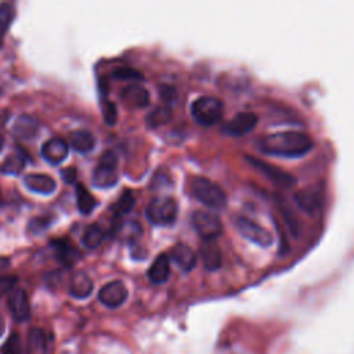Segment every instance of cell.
Returning <instances> with one entry per match:
<instances>
[{
    "instance_id": "6da1fadb",
    "label": "cell",
    "mask_w": 354,
    "mask_h": 354,
    "mask_svg": "<svg viewBox=\"0 0 354 354\" xmlns=\"http://www.w3.org/2000/svg\"><path fill=\"white\" fill-rule=\"evenodd\" d=\"M313 147V138L307 133L296 130L266 134L259 140V148L274 156L296 158L307 153Z\"/></svg>"
},
{
    "instance_id": "7a4b0ae2",
    "label": "cell",
    "mask_w": 354,
    "mask_h": 354,
    "mask_svg": "<svg viewBox=\"0 0 354 354\" xmlns=\"http://www.w3.org/2000/svg\"><path fill=\"white\" fill-rule=\"evenodd\" d=\"M191 194L212 210H221L227 206V195L224 189L206 177L198 176L191 180Z\"/></svg>"
},
{
    "instance_id": "3957f363",
    "label": "cell",
    "mask_w": 354,
    "mask_h": 354,
    "mask_svg": "<svg viewBox=\"0 0 354 354\" xmlns=\"http://www.w3.org/2000/svg\"><path fill=\"white\" fill-rule=\"evenodd\" d=\"M191 113L199 124L212 126L223 118L224 104L218 97L201 95L192 102Z\"/></svg>"
},
{
    "instance_id": "277c9868",
    "label": "cell",
    "mask_w": 354,
    "mask_h": 354,
    "mask_svg": "<svg viewBox=\"0 0 354 354\" xmlns=\"http://www.w3.org/2000/svg\"><path fill=\"white\" fill-rule=\"evenodd\" d=\"M177 202L171 196L153 198L145 210L147 218L155 225H170L177 217Z\"/></svg>"
},
{
    "instance_id": "5b68a950",
    "label": "cell",
    "mask_w": 354,
    "mask_h": 354,
    "mask_svg": "<svg viewBox=\"0 0 354 354\" xmlns=\"http://www.w3.org/2000/svg\"><path fill=\"white\" fill-rule=\"evenodd\" d=\"M118 183V156L113 151H106L98 160L93 171V184L97 188H109Z\"/></svg>"
},
{
    "instance_id": "8992f818",
    "label": "cell",
    "mask_w": 354,
    "mask_h": 354,
    "mask_svg": "<svg viewBox=\"0 0 354 354\" xmlns=\"http://www.w3.org/2000/svg\"><path fill=\"white\" fill-rule=\"evenodd\" d=\"M234 225L242 236L254 242L259 246H263V248L270 246L274 241L272 234L267 228H264L263 225L257 224L256 221H253L252 218H249L246 216H242V214L235 216Z\"/></svg>"
},
{
    "instance_id": "52a82bcc",
    "label": "cell",
    "mask_w": 354,
    "mask_h": 354,
    "mask_svg": "<svg viewBox=\"0 0 354 354\" xmlns=\"http://www.w3.org/2000/svg\"><path fill=\"white\" fill-rule=\"evenodd\" d=\"M191 223L195 231L205 239V241H214L221 230V220L216 213L207 210H196L191 216Z\"/></svg>"
},
{
    "instance_id": "ba28073f",
    "label": "cell",
    "mask_w": 354,
    "mask_h": 354,
    "mask_svg": "<svg viewBox=\"0 0 354 354\" xmlns=\"http://www.w3.org/2000/svg\"><path fill=\"white\" fill-rule=\"evenodd\" d=\"M257 115L250 111H242L235 113L224 126L223 130L230 136H245L252 131L257 124Z\"/></svg>"
},
{
    "instance_id": "9c48e42d",
    "label": "cell",
    "mask_w": 354,
    "mask_h": 354,
    "mask_svg": "<svg viewBox=\"0 0 354 354\" xmlns=\"http://www.w3.org/2000/svg\"><path fill=\"white\" fill-rule=\"evenodd\" d=\"M127 299V288L122 281H112L100 289L98 300L109 308L122 306Z\"/></svg>"
},
{
    "instance_id": "30bf717a",
    "label": "cell",
    "mask_w": 354,
    "mask_h": 354,
    "mask_svg": "<svg viewBox=\"0 0 354 354\" xmlns=\"http://www.w3.org/2000/svg\"><path fill=\"white\" fill-rule=\"evenodd\" d=\"M295 201L304 212L314 213L322 206L324 189L317 185H310L307 188L299 189L295 194Z\"/></svg>"
},
{
    "instance_id": "8fae6325",
    "label": "cell",
    "mask_w": 354,
    "mask_h": 354,
    "mask_svg": "<svg viewBox=\"0 0 354 354\" xmlns=\"http://www.w3.org/2000/svg\"><path fill=\"white\" fill-rule=\"evenodd\" d=\"M8 310L12 318L18 322L26 321L30 317V303L28 293L22 288H15L8 296Z\"/></svg>"
},
{
    "instance_id": "7c38bea8",
    "label": "cell",
    "mask_w": 354,
    "mask_h": 354,
    "mask_svg": "<svg viewBox=\"0 0 354 354\" xmlns=\"http://www.w3.org/2000/svg\"><path fill=\"white\" fill-rule=\"evenodd\" d=\"M257 170H260L263 174H266L270 180H272L274 183H278V184H282V185H293L296 183V178L289 174L288 171L274 166V165H270L261 159H257V158H252V156H248L246 158Z\"/></svg>"
},
{
    "instance_id": "4fadbf2b",
    "label": "cell",
    "mask_w": 354,
    "mask_h": 354,
    "mask_svg": "<svg viewBox=\"0 0 354 354\" xmlns=\"http://www.w3.org/2000/svg\"><path fill=\"white\" fill-rule=\"evenodd\" d=\"M53 339L41 328H32L28 333V354H51Z\"/></svg>"
},
{
    "instance_id": "5bb4252c",
    "label": "cell",
    "mask_w": 354,
    "mask_h": 354,
    "mask_svg": "<svg viewBox=\"0 0 354 354\" xmlns=\"http://www.w3.org/2000/svg\"><path fill=\"white\" fill-rule=\"evenodd\" d=\"M51 246L58 261L65 267H72L79 260V249L69 238H58L51 241Z\"/></svg>"
},
{
    "instance_id": "9a60e30c",
    "label": "cell",
    "mask_w": 354,
    "mask_h": 354,
    "mask_svg": "<svg viewBox=\"0 0 354 354\" xmlns=\"http://www.w3.org/2000/svg\"><path fill=\"white\" fill-rule=\"evenodd\" d=\"M41 156L51 165H58L68 156V144L59 137L47 140L41 147Z\"/></svg>"
},
{
    "instance_id": "2e32d148",
    "label": "cell",
    "mask_w": 354,
    "mask_h": 354,
    "mask_svg": "<svg viewBox=\"0 0 354 354\" xmlns=\"http://www.w3.org/2000/svg\"><path fill=\"white\" fill-rule=\"evenodd\" d=\"M170 257L183 271H189L196 264V254L194 249L183 242H178L171 248Z\"/></svg>"
},
{
    "instance_id": "e0dca14e",
    "label": "cell",
    "mask_w": 354,
    "mask_h": 354,
    "mask_svg": "<svg viewBox=\"0 0 354 354\" xmlns=\"http://www.w3.org/2000/svg\"><path fill=\"white\" fill-rule=\"evenodd\" d=\"M24 185L29 191H33L36 194H43V195L53 194L55 191V187H57L55 181L50 176L41 174V173L26 174L24 177Z\"/></svg>"
},
{
    "instance_id": "ac0fdd59",
    "label": "cell",
    "mask_w": 354,
    "mask_h": 354,
    "mask_svg": "<svg viewBox=\"0 0 354 354\" xmlns=\"http://www.w3.org/2000/svg\"><path fill=\"white\" fill-rule=\"evenodd\" d=\"M120 97L129 106H133V108H144L149 102L148 90L145 87H142L141 84H137V83L126 86L122 90Z\"/></svg>"
},
{
    "instance_id": "d6986e66",
    "label": "cell",
    "mask_w": 354,
    "mask_h": 354,
    "mask_svg": "<svg viewBox=\"0 0 354 354\" xmlns=\"http://www.w3.org/2000/svg\"><path fill=\"white\" fill-rule=\"evenodd\" d=\"M68 290L76 299H86L93 292V281L84 271H77L71 277Z\"/></svg>"
},
{
    "instance_id": "ffe728a7",
    "label": "cell",
    "mask_w": 354,
    "mask_h": 354,
    "mask_svg": "<svg viewBox=\"0 0 354 354\" xmlns=\"http://www.w3.org/2000/svg\"><path fill=\"white\" fill-rule=\"evenodd\" d=\"M170 277V257L166 253H160L151 264L148 270V278L153 283H163Z\"/></svg>"
},
{
    "instance_id": "44dd1931",
    "label": "cell",
    "mask_w": 354,
    "mask_h": 354,
    "mask_svg": "<svg viewBox=\"0 0 354 354\" xmlns=\"http://www.w3.org/2000/svg\"><path fill=\"white\" fill-rule=\"evenodd\" d=\"M201 254L203 264L207 270H216L221 264V252L218 246L214 243V241H205L201 243Z\"/></svg>"
},
{
    "instance_id": "7402d4cb",
    "label": "cell",
    "mask_w": 354,
    "mask_h": 354,
    "mask_svg": "<svg viewBox=\"0 0 354 354\" xmlns=\"http://www.w3.org/2000/svg\"><path fill=\"white\" fill-rule=\"evenodd\" d=\"M37 130H39V123L32 116H28V115L18 116L12 127L14 134L22 140H29L35 137Z\"/></svg>"
},
{
    "instance_id": "603a6c76",
    "label": "cell",
    "mask_w": 354,
    "mask_h": 354,
    "mask_svg": "<svg viewBox=\"0 0 354 354\" xmlns=\"http://www.w3.org/2000/svg\"><path fill=\"white\" fill-rule=\"evenodd\" d=\"M71 145L80 153H87L95 147V137L87 130H77L71 134Z\"/></svg>"
},
{
    "instance_id": "cb8c5ba5",
    "label": "cell",
    "mask_w": 354,
    "mask_h": 354,
    "mask_svg": "<svg viewBox=\"0 0 354 354\" xmlns=\"http://www.w3.org/2000/svg\"><path fill=\"white\" fill-rule=\"evenodd\" d=\"M76 205H77V209L82 214H90L94 210V207L97 206L95 198L80 183L76 184Z\"/></svg>"
},
{
    "instance_id": "d4e9b609",
    "label": "cell",
    "mask_w": 354,
    "mask_h": 354,
    "mask_svg": "<svg viewBox=\"0 0 354 354\" xmlns=\"http://www.w3.org/2000/svg\"><path fill=\"white\" fill-rule=\"evenodd\" d=\"M25 167V158L22 155L14 153L6 158L0 166V171L7 176H18Z\"/></svg>"
},
{
    "instance_id": "484cf974",
    "label": "cell",
    "mask_w": 354,
    "mask_h": 354,
    "mask_svg": "<svg viewBox=\"0 0 354 354\" xmlns=\"http://www.w3.org/2000/svg\"><path fill=\"white\" fill-rule=\"evenodd\" d=\"M104 236H105V234H104L102 228L97 224H91L86 228V231L82 236V242L88 249H94V248H98L101 245Z\"/></svg>"
},
{
    "instance_id": "4316f807",
    "label": "cell",
    "mask_w": 354,
    "mask_h": 354,
    "mask_svg": "<svg viewBox=\"0 0 354 354\" xmlns=\"http://www.w3.org/2000/svg\"><path fill=\"white\" fill-rule=\"evenodd\" d=\"M0 354H28V350H24L18 333L12 332L1 346Z\"/></svg>"
},
{
    "instance_id": "83f0119b",
    "label": "cell",
    "mask_w": 354,
    "mask_h": 354,
    "mask_svg": "<svg viewBox=\"0 0 354 354\" xmlns=\"http://www.w3.org/2000/svg\"><path fill=\"white\" fill-rule=\"evenodd\" d=\"M133 206H134V196H133V194L130 191H124L120 195V198L118 199V202L112 205V212L116 216H122V214L129 213Z\"/></svg>"
},
{
    "instance_id": "f1b7e54d",
    "label": "cell",
    "mask_w": 354,
    "mask_h": 354,
    "mask_svg": "<svg viewBox=\"0 0 354 354\" xmlns=\"http://www.w3.org/2000/svg\"><path fill=\"white\" fill-rule=\"evenodd\" d=\"M12 19H14V6L10 3L0 4V43Z\"/></svg>"
},
{
    "instance_id": "f546056e",
    "label": "cell",
    "mask_w": 354,
    "mask_h": 354,
    "mask_svg": "<svg viewBox=\"0 0 354 354\" xmlns=\"http://www.w3.org/2000/svg\"><path fill=\"white\" fill-rule=\"evenodd\" d=\"M170 115V111L167 108H155L149 115H148V123L151 126H158L160 123H163Z\"/></svg>"
},
{
    "instance_id": "4dcf8cb0",
    "label": "cell",
    "mask_w": 354,
    "mask_h": 354,
    "mask_svg": "<svg viewBox=\"0 0 354 354\" xmlns=\"http://www.w3.org/2000/svg\"><path fill=\"white\" fill-rule=\"evenodd\" d=\"M102 115L104 119L106 122V124H115L116 119H118V112H116V106L113 102L104 100L102 101Z\"/></svg>"
},
{
    "instance_id": "1f68e13d",
    "label": "cell",
    "mask_w": 354,
    "mask_h": 354,
    "mask_svg": "<svg viewBox=\"0 0 354 354\" xmlns=\"http://www.w3.org/2000/svg\"><path fill=\"white\" fill-rule=\"evenodd\" d=\"M51 221H53V218H51V217H47V216L36 217V218H32V220L29 221L28 228H29V231H30V232H33V234H39L40 231L46 230V228L51 224Z\"/></svg>"
},
{
    "instance_id": "d6a6232c",
    "label": "cell",
    "mask_w": 354,
    "mask_h": 354,
    "mask_svg": "<svg viewBox=\"0 0 354 354\" xmlns=\"http://www.w3.org/2000/svg\"><path fill=\"white\" fill-rule=\"evenodd\" d=\"M112 76L115 79H142V75L136 71V69H131V68H119V69H115Z\"/></svg>"
},
{
    "instance_id": "836d02e7",
    "label": "cell",
    "mask_w": 354,
    "mask_h": 354,
    "mask_svg": "<svg viewBox=\"0 0 354 354\" xmlns=\"http://www.w3.org/2000/svg\"><path fill=\"white\" fill-rule=\"evenodd\" d=\"M17 278L12 275H0V297L15 289Z\"/></svg>"
},
{
    "instance_id": "e575fe53",
    "label": "cell",
    "mask_w": 354,
    "mask_h": 354,
    "mask_svg": "<svg viewBox=\"0 0 354 354\" xmlns=\"http://www.w3.org/2000/svg\"><path fill=\"white\" fill-rule=\"evenodd\" d=\"M61 176H62V180L68 184H73L76 181V177H77V171L75 167H66L61 171Z\"/></svg>"
},
{
    "instance_id": "d590c367",
    "label": "cell",
    "mask_w": 354,
    "mask_h": 354,
    "mask_svg": "<svg viewBox=\"0 0 354 354\" xmlns=\"http://www.w3.org/2000/svg\"><path fill=\"white\" fill-rule=\"evenodd\" d=\"M4 326H6V325H4V319H3V317L0 315V336H1L3 332H4Z\"/></svg>"
},
{
    "instance_id": "8d00e7d4",
    "label": "cell",
    "mask_w": 354,
    "mask_h": 354,
    "mask_svg": "<svg viewBox=\"0 0 354 354\" xmlns=\"http://www.w3.org/2000/svg\"><path fill=\"white\" fill-rule=\"evenodd\" d=\"M3 148H4V137H3V134L0 133V152L3 151Z\"/></svg>"
}]
</instances>
